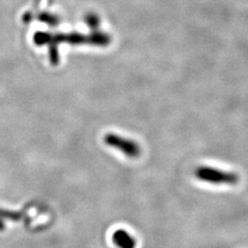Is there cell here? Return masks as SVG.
Segmentation results:
<instances>
[{"label": "cell", "instance_id": "obj_1", "mask_svg": "<svg viewBox=\"0 0 248 248\" xmlns=\"http://www.w3.org/2000/svg\"><path fill=\"white\" fill-rule=\"evenodd\" d=\"M195 176L200 181L215 185H237L240 180L239 175L235 172L207 166L198 167L195 170Z\"/></svg>", "mask_w": 248, "mask_h": 248}, {"label": "cell", "instance_id": "obj_2", "mask_svg": "<svg viewBox=\"0 0 248 248\" xmlns=\"http://www.w3.org/2000/svg\"><path fill=\"white\" fill-rule=\"evenodd\" d=\"M104 142L106 145L112 147L114 149H117L129 158H137L141 153L140 146L135 141L118 135L107 134L104 137Z\"/></svg>", "mask_w": 248, "mask_h": 248}, {"label": "cell", "instance_id": "obj_3", "mask_svg": "<svg viewBox=\"0 0 248 248\" xmlns=\"http://www.w3.org/2000/svg\"><path fill=\"white\" fill-rule=\"evenodd\" d=\"M52 42L60 44V43H67L71 45H83L89 44L88 35H84L79 32H71V33H57L53 35Z\"/></svg>", "mask_w": 248, "mask_h": 248}, {"label": "cell", "instance_id": "obj_4", "mask_svg": "<svg viewBox=\"0 0 248 248\" xmlns=\"http://www.w3.org/2000/svg\"><path fill=\"white\" fill-rule=\"evenodd\" d=\"M114 243L120 248H135L136 242L134 238H131L125 231L118 230L113 235Z\"/></svg>", "mask_w": 248, "mask_h": 248}, {"label": "cell", "instance_id": "obj_5", "mask_svg": "<svg viewBox=\"0 0 248 248\" xmlns=\"http://www.w3.org/2000/svg\"><path fill=\"white\" fill-rule=\"evenodd\" d=\"M89 45L97 46H106L110 45L111 36L105 32H98V31H93V32L88 35Z\"/></svg>", "mask_w": 248, "mask_h": 248}, {"label": "cell", "instance_id": "obj_6", "mask_svg": "<svg viewBox=\"0 0 248 248\" xmlns=\"http://www.w3.org/2000/svg\"><path fill=\"white\" fill-rule=\"evenodd\" d=\"M53 40V35L49 32H41L38 31L33 36L34 44L37 46H45L46 44H50Z\"/></svg>", "mask_w": 248, "mask_h": 248}, {"label": "cell", "instance_id": "obj_7", "mask_svg": "<svg viewBox=\"0 0 248 248\" xmlns=\"http://www.w3.org/2000/svg\"><path fill=\"white\" fill-rule=\"evenodd\" d=\"M49 59L53 65L59 63V52H58V44L51 42L49 48Z\"/></svg>", "mask_w": 248, "mask_h": 248}, {"label": "cell", "instance_id": "obj_8", "mask_svg": "<svg viewBox=\"0 0 248 248\" xmlns=\"http://www.w3.org/2000/svg\"><path fill=\"white\" fill-rule=\"evenodd\" d=\"M38 19H40V21L46 23V24H48L50 26H56L59 23V19L56 17V16L51 15V14H46V13L41 14Z\"/></svg>", "mask_w": 248, "mask_h": 248}, {"label": "cell", "instance_id": "obj_9", "mask_svg": "<svg viewBox=\"0 0 248 248\" xmlns=\"http://www.w3.org/2000/svg\"><path fill=\"white\" fill-rule=\"evenodd\" d=\"M85 22H86V24L93 30H96L99 24V18L95 14H88L86 15V17H85Z\"/></svg>", "mask_w": 248, "mask_h": 248}]
</instances>
